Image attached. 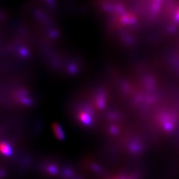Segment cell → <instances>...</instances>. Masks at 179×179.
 Returning <instances> with one entry per match:
<instances>
[{
  "mask_svg": "<svg viewBox=\"0 0 179 179\" xmlns=\"http://www.w3.org/2000/svg\"><path fill=\"white\" fill-rule=\"evenodd\" d=\"M79 118L80 122L84 125H90L92 123V116L89 112L86 111H82L79 113Z\"/></svg>",
  "mask_w": 179,
  "mask_h": 179,
  "instance_id": "6da1fadb",
  "label": "cell"
},
{
  "mask_svg": "<svg viewBox=\"0 0 179 179\" xmlns=\"http://www.w3.org/2000/svg\"><path fill=\"white\" fill-rule=\"evenodd\" d=\"M0 149L2 154L6 156H10L12 154V149L11 145L7 142H2L0 145Z\"/></svg>",
  "mask_w": 179,
  "mask_h": 179,
  "instance_id": "3957f363",
  "label": "cell"
},
{
  "mask_svg": "<svg viewBox=\"0 0 179 179\" xmlns=\"http://www.w3.org/2000/svg\"><path fill=\"white\" fill-rule=\"evenodd\" d=\"M52 131L54 133V135L59 140L64 139V133L63 132L62 128L58 123H53L52 125Z\"/></svg>",
  "mask_w": 179,
  "mask_h": 179,
  "instance_id": "7a4b0ae2",
  "label": "cell"
},
{
  "mask_svg": "<svg viewBox=\"0 0 179 179\" xmlns=\"http://www.w3.org/2000/svg\"><path fill=\"white\" fill-rule=\"evenodd\" d=\"M105 104V96L104 94H101L98 96L97 99V105L100 108H102L104 106Z\"/></svg>",
  "mask_w": 179,
  "mask_h": 179,
  "instance_id": "277c9868",
  "label": "cell"
}]
</instances>
